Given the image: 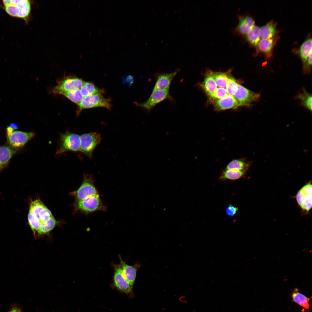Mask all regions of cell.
Masks as SVG:
<instances>
[{"label":"cell","instance_id":"cell-31","mask_svg":"<svg viewBox=\"0 0 312 312\" xmlns=\"http://www.w3.org/2000/svg\"><path fill=\"white\" fill-rule=\"evenodd\" d=\"M60 94L64 96L71 101L77 104L79 103L83 98L80 89L63 92Z\"/></svg>","mask_w":312,"mask_h":312},{"label":"cell","instance_id":"cell-4","mask_svg":"<svg viewBox=\"0 0 312 312\" xmlns=\"http://www.w3.org/2000/svg\"><path fill=\"white\" fill-rule=\"evenodd\" d=\"M76 206L79 211L87 214L98 211L106 210V207L103 203L99 195L78 200Z\"/></svg>","mask_w":312,"mask_h":312},{"label":"cell","instance_id":"cell-33","mask_svg":"<svg viewBox=\"0 0 312 312\" xmlns=\"http://www.w3.org/2000/svg\"><path fill=\"white\" fill-rule=\"evenodd\" d=\"M238 84L236 79L231 75L226 88L229 95L234 96L238 90Z\"/></svg>","mask_w":312,"mask_h":312},{"label":"cell","instance_id":"cell-30","mask_svg":"<svg viewBox=\"0 0 312 312\" xmlns=\"http://www.w3.org/2000/svg\"><path fill=\"white\" fill-rule=\"evenodd\" d=\"M296 98L300 100L301 104L308 109L312 111V96L311 94L307 92L304 89L299 93Z\"/></svg>","mask_w":312,"mask_h":312},{"label":"cell","instance_id":"cell-21","mask_svg":"<svg viewBox=\"0 0 312 312\" xmlns=\"http://www.w3.org/2000/svg\"><path fill=\"white\" fill-rule=\"evenodd\" d=\"M276 25L273 21H271L260 28L259 35L261 39L272 38L276 33Z\"/></svg>","mask_w":312,"mask_h":312},{"label":"cell","instance_id":"cell-5","mask_svg":"<svg viewBox=\"0 0 312 312\" xmlns=\"http://www.w3.org/2000/svg\"><path fill=\"white\" fill-rule=\"evenodd\" d=\"M101 140L100 135L96 132L82 135L80 136V151L91 158L93 151Z\"/></svg>","mask_w":312,"mask_h":312},{"label":"cell","instance_id":"cell-27","mask_svg":"<svg viewBox=\"0 0 312 312\" xmlns=\"http://www.w3.org/2000/svg\"><path fill=\"white\" fill-rule=\"evenodd\" d=\"M312 51V39L310 38L303 43L300 49V55L303 64L307 61Z\"/></svg>","mask_w":312,"mask_h":312},{"label":"cell","instance_id":"cell-6","mask_svg":"<svg viewBox=\"0 0 312 312\" xmlns=\"http://www.w3.org/2000/svg\"><path fill=\"white\" fill-rule=\"evenodd\" d=\"M94 179L91 174L84 175L83 179L79 187L75 192L78 200L86 199L90 196L99 195L94 183Z\"/></svg>","mask_w":312,"mask_h":312},{"label":"cell","instance_id":"cell-12","mask_svg":"<svg viewBox=\"0 0 312 312\" xmlns=\"http://www.w3.org/2000/svg\"><path fill=\"white\" fill-rule=\"evenodd\" d=\"M33 132H24L20 131H14L7 136V141L9 145L17 148L24 146L27 142L35 136Z\"/></svg>","mask_w":312,"mask_h":312},{"label":"cell","instance_id":"cell-35","mask_svg":"<svg viewBox=\"0 0 312 312\" xmlns=\"http://www.w3.org/2000/svg\"><path fill=\"white\" fill-rule=\"evenodd\" d=\"M238 210V207L229 204L226 208L225 212L226 215L232 217L236 214Z\"/></svg>","mask_w":312,"mask_h":312},{"label":"cell","instance_id":"cell-10","mask_svg":"<svg viewBox=\"0 0 312 312\" xmlns=\"http://www.w3.org/2000/svg\"><path fill=\"white\" fill-rule=\"evenodd\" d=\"M260 96L259 93L254 92L239 84L238 90L234 96L240 103L241 106L248 107L256 102Z\"/></svg>","mask_w":312,"mask_h":312},{"label":"cell","instance_id":"cell-24","mask_svg":"<svg viewBox=\"0 0 312 312\" xmlns=\"http://www.w3.org/2000/svg\"><path fill=\"white\" fill-rule=\"evenodd\" d=\"M83 96L85 97L96 94H102L104 90L96 87L93 83L91 82H85L80 89Z\"/></svg>","mask_w":312,"mask_h":312},{"label":"cell","instance_id":"cell-19","mask_svg":"<svg viewBox=\"0 0 312 312\" xmlns=\"http://www.w3.org/2000/svg\"><path fill=\"white\" fill-rule=\"evenodd\" d=\"M207 72L204 80L200 86L208 97L215 92L217 86L213 76L212 71L209 70Z\"/></svg>","mask_w":312,"mask_h":312},{"label":"cell","instance_id":"cell-7","mask_svg":"<svg viewBox=\"0 0 312 312\" xmlns=\"http://www.w3.org/2000/svg\"><path fill=\"white\" fill-rule=\"evenodd\" d=\"M81 79L75 77H68L58 82L57 84L52 90L55 94L80 89L85 83Z\"/></svg>","mask_w":312,"mask_h":312},{"label":"cell","instance_id":"cell-37","mask_svg":"<svg viewBox=\"0 0 312 312\" xmlns=\"http://www.w3.org/2000/svg\"><path fill=\"white\" fill-rule=\"evenodd\" d=\"M134 81L133 77L130 75L124 77L122 78L123 83L129 86H131L133 83Z\"/></svg>","mask_w":312,"mask_h":312},{"label":"cell","instance_id":"cell-8","mask_svg":"<svg viewBox=\"0 0 312 312\" xmlns=\"http://www.w3.org/2000/svg\"><path fill=\"white\" fill-rule=\"evenodd\" d=\"M167 99L172 100L169 89L153 90L149 98L145 102L137 103L138 106L150 111L156 105Z\"/></svg>","mask_w":312,"mask_h":312},{"label":"cell","instance_id":"cell-14","mask_svg":"<svg viewBox=\"0 0 312 312\" xmlns=\"http://www.w3.org/2000/svg\"><path fill=\"white\" fill-rule=\"evenodd\" d=\"M118 257L120 260L119 265L123 275L130 284L133 287L135 279L137 272L141 265L139 264H135L133 265H129L122 260L120 255H119Z\"/></svg>","mask_w":312,"mask_h":312},{"label":"cell","instance_id":"cell-34","mask_svg":"<svg viewBox=\"0 0 312 312\" xmlns=\"http://www.w3.org/2000/svg\"><path fill=\"white\" fill-rule=\"evenodd\" d=\"M229 95L227 93L226 88H218L215 92L208 97L210 102L216 100L220 99Z\"/></svg>","mask_w":312,"mask_h":312},{"label":"cell","instance_id":"cell-29","mask_svg":"<svg viewBox=\"0 0 312 312\" xmlns=\"http://www.w3.org/2000/svg\"><path fill=\"white\" fill-rule=\"evenodd\" d=\"M57 222L52 216L44 222L41 223L37 232L38 235H42L48 233L55 226Z\"/></svg>","mask_w":312,"mask_h":312},{"label":"cell","instance_id":"cell-39","mask_svg":"<svg viewBox=\"0 0 312 312\" xmlns=\"http://www.w3.org/2000/svg\"><path fill=\"white\" fill-rule=\"evenodd\" d=\"M8 126L13 129L14 131L17 129L18 128V125L14 123H10Z\"/></svg>","mask_w":312,"mask_h":312},{"label":"cell","instance_id":"cell-38","mask_svg":"<svg viewBox=\"0 0 312 312\" xmlns=\"http://www.w3.org/2000/svg\"><path fill=\"white\" fill-rule=\"evenodd\" d=\"M19 308L18 305L14 304L12 306L8 312H18Z\"/></svg>","mask_w":312,"mask_h":312},{"label":"cell","instance_id":"cell-25","mask_svg":"<svg viewBox=\"0 0 312 312\" xmlns=\"http://www.w3.org/2000/svg\"><path fill=\"white\" fill-rule=\"evenodd\" d=\"M260 28L255 25L245 35L247 41L250 44L254 46H257L261 38L259 35Z\"/></svg>","mask_w":312,"mask_h":312},{"label":"cell","instance_id":"cell-22","mask_svg":"<svg viewBox=\"0 0 312 312\" xmlns=\"http://www.w3.org/2000/svg\"><path fill=\"white\" fill-rule=\"evenodd\" d=\"M246 172L245 171L225 169L221 174L219 180L220 181L236 180L243 177Z\"/></svg>","mask_w":312,"mask_h":312},{"label":"cell","instance_id":"cell-40","mask_svg":"<svg viewBox=\"0 0 312 312\" xmlns=\"http://www.w3.org/2000/svg\"><path fill=\"white\" fill-rule=\"evenodd\" d=\"M18 312H22L21 309L20 308H19L18 309Z\"/></svg>","mask_w":312,"mask_h":312},{"label":"cell","instance_id":"cell-26","mask_svg":"<svg viewBox=\"0 0 312 312\" xmlns=\"http://www.w3.org/2000/svg\"><path fill=\"white\" fill-rule=\"evenodd\" d=\"M212 75L217 87L226 88L231 74L227 73L212 71Z\"/></svg>","mask_w":312,"mask_h":312},{"label":"cell","instance_id":"cell-20","mask_svg":"<svg viewBox=\"0 0 312 312\" xmlns=\"http://www.w3.org/2000/svg\"><path fill=\"white\" fill-rule=\"evenodd\" d=\"M251 164L250 162L244 158L234 159L228 164L225 169L246 171Z\"/></svg>","mask_w":312,"mask_h":312},{"label":"cell","instance_id":"cell-13","mask_svg":"<svg viewBox=\"0 0 312 312\" xmlns=\"http://www.w3.org/2000/svg\"><path fill=\"white\" fill-rule=\"evenodd\" d=\"M216 111L236 109L241 106L239 102L233 96L228 95L220 99L211 102Z\"/></svg>","mask_w":312,"mask_h":312},{"label":"cell","instance_id":"cell-9","mask_svg":"<svg viewBox=\"0 0 312 312\" xmlns=\"http://www.w3.org/2000/svg\"><path fill=\"white\" fill-rule=\"evenodd\" d=\"M114 270L113 285L118 290L127 294H133L132 287L124 277L119 264L112 263Z\"/></svg>","mask_w":312,"mask_h":312},{"label":"cell","instance_id":"cell-36","mask_svg":"<svg viewBox=\"0 0 312 312\" xmlns=\"http://www.w3.org/2000/svg\"><path fill=\"white\" fill-rule=\"evenodd\" d=\"M312 66V53L309 56L307 61L303 64V70L305 73L310 71Z\"/></svg>","mask_w":312,"mask_h":312},{"label":"cell","instance_id":"cell-1","mask_svg":"<svg viewBox=\"0 0 312 312\" xmlns=\"http://www.w3.org/2000/svg\"><path fill=\"white\" fill-rule=\"evenodd\" d=\"M5 11L10 15L24 19L27 22L31 10V1L28 0H3Z\"/></svg>","mask_w":312,"mask_h":312},{"label":"cell","instance_id":"cell-23","mask_svg":"<svg viewBox=\"0 0 312 312\" xmlns=\"http://www.w3.org/2000/svg\"><path fill=\"white\" fill-rule=\"evenodd\" d=\"M274 44L272 38L267 39H261L257 47L259 50L263 53L266 58L270 59L272 56V51Z\"/></svg>","mask_w":312,"mask_h":312},{"label":"cell","instance_id":"cell-28","mask_svg":"<svg viewBox=\"0 0 312 312\" xmlns=\"http://www.w3.org/2000/svg\"><path fill=\"white\" fill-rule=\"evenodd\" d=\"M298 289L296 288L292 293V297L293 301L304 308L309 309V302L310 298L298 292Z\"/></svg>","mask_w":312,"mask_h":312},{"label":"cell","instance_id":"cell-15","mask_svg":"<svg viewBox=\"0 0 312 312\" xmlns=\"http://www.w3.org/2000/svg\"><path fill=\"white\" fill-rule=\"evenodd\" d=\"M29 211L34 214L41 222L47 219L51 213V211L39 199L31 202Z\"/></svg>","mask_w":312,"mask_h":312},{"label":"cell","instance_id":"cell-2","mask_svg":"<svg viewBox=\"0 0 312 312\" xmlns=\"http://www.w3.org/2000/svg\"><path fill=\"white\" fill-rule=\"evenodd\" d=\"M80 136L68 131L60 134L56 155H60L68 151H80Z\"/></svg>","mask_w":312,"mask_h":312},{"label":"cell","instance_id":"cell-18","mask_svg":"<svg viewBox=\"0 0 312 312\" xmlns=\"http://www.w3.org/2000/svg\"><path fill=\"white\" fill-rule=\"evenodd\" d=\"M178 71L177 70L173 72L159 75L157 77L153 90L169 89L172 81Z\"/></svg>","mask_w":312,"mask_h":312},{"label":"cell","instance_id":"cell-11","mask_svg":"<svg viewBox=\"0 0 312 312\" xmlns=\"http://www.w3.org/2000/svg\"><path fill=\"white\" fill-rule=\"evenodd\" d=\"M296 200L299 206L303 210L308 212L312 207V185L309 183L303 186L298 192Z\"/></svg>","mask_w":312,"mask_h":312},{"label":"cell","instance_id":"cell-32","mask_svg":"<svg viewBox=\"0 0 312 312\" xmlns=\"http://www.w3.org/2000/svg\"><path fill=\"white\" fill-rule=\"evenodd\" d=\"M28 219L29 224L34 234L35 235L36 232L38 230L41 223L36 216L29 211Z\"/></svg>","mask_w":312,"mask_h":312},{"label":"cell","instance_id":"cell-3","mask_svg":"<svg viewBox=\"0 0 312 312\" xmlns=\"http://www.w3.org/2000/svg\"><path fill=\"white\" fill-rule=\"evenodd\" d=\"M77 105V116L85 109L101 107L109 110L112 107L111 99L105 98L102 94H96L84 97Z\"/></svg>","mask_w":312,"mask_h":312},{"label":"cell","instance_id":"cell-17","mask_svg":"<svg viewBox=\"0 0 312 312\" xmlns=\"http://www.w3.org/2000/svg\"><path fill=\"white\" fill-rule=\"evenodd\" d=\"M17 151L16 148L9 145L0 146V171L8 166L10 160Z\"/></svg>","mask_w":312,"mask_h":312},{"label":"cell","instance_id":"cell-16","mask_svg":"<svg viewBox=\"0 0 312 312\" xmlns=\"http://www.w3.org/2000/svg\"><path fill=\"white\" fill-rule=\"evenodd\" d=\"M239 23L234 29V32L239 35L245 36L255 25V22L251 16L247 15L238 16Z\"/></svg>","mask_w":312,"mask_h":312}]
</instances>
